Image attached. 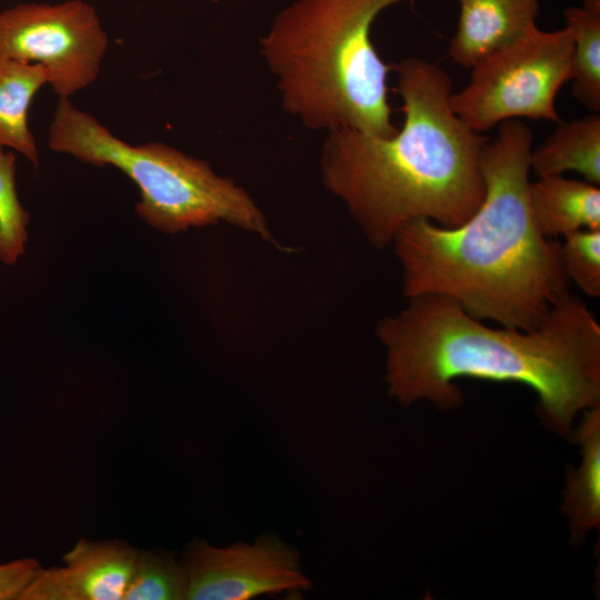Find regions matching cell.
<instances>
[{"label": "cell", "mask_w": 600, "mask_h": 600, "mask_svg": "<svg viewBox=\"0 0 600 600\" xmlns=\"http://www.w3.org/2000/svg\"><path fill=\"white\" fill-rule=\"evenodd\" d=\"M376 333L387 351L388 392L402 404L453 408L462 400L454 381L466 377L530 387L559 431L600 404V324L570 292L532 330L490 328L456 301L423 294L381 319Z\"/></svg>", "instance_id": "cell-1"}, {"label": "cell", "mask_w": 600, "mask_h": 600, "mask_svg": "<svg viewBox=\"0 0 600 600\" xmlns=\"http://www.w3.org/2000/svg\"><path fill=\"white\" fill-rule=\"evenodd\" d=\"M532 141L520 119L501 122L481 150L486 196L471 218L456 228L419 219L397 233L406 298L442 296L479 320L532 330L569 292L561 244L540 232L529 206Z\"/></svg>", "instance_id": "cell-2"}, {"label": "cell", "mask_w": 600, "mask_h": 600, "mask_svg": "<svg viewBox=\"0 0 600 600\" xmlns=\"http://www.w3.org/2000/svg\"><path fill=\"white\" fill-rule=\"evenodd\" d=\"M390 66L403 102L401 129L389 138L330 130L320 154L324 187L377 249L414 220L459 227L486 196L480 154L489 139L453 112L447 72L417 57Z\"/></svg>", "instance_id": "cell-3"}, {"label": "cell", "mask_w": 600, "mask_h": 600, "mask_svg": "<svg viewBox=\"0 0 600 600\" xmlns=\"http://www.w3.org/2000/svg\"><path fill=\"white\" fill-rule=\"evenodd\" d=\"M404 0H293L259 38L282 108L309 130L398 132L387 76L371 39L376 18Z\"/></svg>", "instance_id": "cell-4"}, {"label": "cell", "mask_w": 600, "mask_h": 600, "mask_svg": "<svg viewBox=\"0 0 600 600\" xmlns=\"http://www.w3.org/2000/svg\"><path fill=\"white\" fill-rule=\"evenodd\" d=\"M48 146L82 163L123 172L139 190L137 216L160 232L226 222L280 248L260 207L233 179L167 143H128L68 98H59Z\"/></svg>", "instance_id": "cell-5"}, {"label": "cell", "mask_w": 600, "mask_h": 600, "mask_svg": "<svg viewBox=\"0 0 600 600\" xmlns=\"http://www.w3.org/2000/svg\"><path fill=\"white\" fill-rule=\"evenodd\" d=\"M573 37L534 27L522 38L471 68L470 81L451 93L453 112L481 133L506 120L561 121L556 96L571 78Z\"/></svg>", "instance_id": "cell-6"}, {"label": "cell", "mask_w": 600, "mask_h": 600, "mask_svg": "<svg viewBox=\"0 0 600 600\" xmlns=\"http://www.w3.org/2000/svg\"><path fill=\"white\" fill-rule=\"evenodd\" d=\"M108 47L97 10L83 0L0 11V59L40 64L59 98L70 99L97 80Z\"/></svg>", "instance_id": "cell-7"}, {"label": "cell", "mask_w": 600, "mask_h": 600, "mask_svg": "<svg viewBox=\"0 0 600 600\" xmlns=\"http://www.w3.org/2000/svg\"><path fill=\"white\" fill-rule=\"evenodd\" d=\"M180 561L187 600H249L311 588L297 549L273 533L262 534L253 543L228 547L194 539Z\"/></svg>", "instance_id": "cell-8"}, {"label": "cell", "mask_w": 600, "mask_h": 600, "mask_svg": "<svg viewBox=\"0 0 600 600\" xmlns=\"http://www.w3.org/2000/svg\"><path fill=\"white\" fill-rule=\"evenodd\" d=\"M138 552L120 540L81 539L63 566L40 569L21 600H123Z\"/></svg>", "instance_id": "cell-9"}, {"label": "cell", "mask_w": 600, "mask_h": 600, "mask_svg": "<svg viewBox=\"0 0 600 600\" xmlns=\"http://www.w3.org/2000/svg\"><path fill=\"white\" fill-rule=\"evenodd\" d=\"M460 14L450 58L471 69L516 42L536 24L539 0H458Z\"/></svg>", "instance_id": "cell-10"}, {"label": "cell", "mask_w": 600, "mask_h": 600, "mask_svg": "<svg viewBox=\"0 0 600 600\" xmlns=\"http://www.w3.org/2000/svg\"><path fill=\"white\" fill-rule=\"evenodd\" d=\"M529 206L540 232L556 239L580 229H600V189L562 174L529 184Z\"/></svg>", "instance_id": "cell-11"}, {"label": "cell", "mask_w": 600, "mask_h": 600, "mask_svg": "<svg viewBox=\"0 0 600 600\" xmlns=\"http://www.w3.org/2000/svg\"><path fill=\"white\" fill-rule=\"evenodd\" d=\"M530 169L539 177L576 171L586 181L599 186V112L570 121H559L552 134L537 148L531 149Z\"/></svg>", "instance_id": "cell-12"}, {"label": "cell", "mask_w": 600, "mask_h": 600, "mask_svg": "<svg viewBox=\"0 0 600 600\" xmlns=\"http://www.w3.org/2000/svg\"><path fill=\"white\" fill-rule=\"evenodd\" d=\"M48 73L37 63L0 59V147L22 154L36 168L39 151L28 126V111Z\"/></svg>", "instance_id": "cell-13"}, {"label": "cell", "mask_w": 600, "mask_h": 600, "mask_svg": "<svg viewBox=\"0 0 600 600\" xmlns=\"http://www.w3.org/2000/svg\"><path fill=\"white\" fill-rule=\"evenodd\" d=\"M576 439L582 462L570 473L564 509L576 532L583 533L600 524V406L584 411Z\"/></svg>", "instance_id": "cell-14"}, {"label": "cell", "mask_w": 600, "mask_h": 600, "mask_svg": "<svg viewBox=\"0 0 600 600\" xmlns=\"http://www.w3.org/2000/svg\"><path fill=\"white\" fill-rule=\"evenodd\" d=\"M573 37L572 94L592 112L600 111V0H582L563 11Z\"/></svg>", "instance_id": "cell-15"}, {"label": "cell", "mask_w": 600, "mask_h": 600, "mask_svg": "<svg viewBox=\"0 0 600 600\" xmlns=\"http://www.w3.org/2000/svg\"><path fill=\"white\" fill-rule=\"evenodd\" d=\"M123 600H187L181 561L161 550L139 551Z\"/></svg>", "instance_id": "cell-16"}, {"label": "cell", "mask_w": 600, "mask_h": 600, "mask_svg": "<svg viewBox=\"0 0 600 600\" xmlns=\"http://www.w3.org/2000/svg\"><path fill=\"white\" fill-rule=\"evenodd\" d=\"M16 154L0 147V262L14 266L26 253L30 213L16 184Z\"/></svg>", "instance_id": "cell-17"}, {"label": "cell", "mask_w": 600, "mask_h": 600, "mask_svg": "<svg viewBox=\"0 0 600 600\" xmlns=\"http://www.w3.org/2000/svg\"><path fill=\"white\" fill-rule=\"evenodd\" d=\"M564 272L586 294L600 296V229H580L561 244Z\"/></svg>", "instance_id": "cell-18"}, {"label": "cell", "mask_w": 600, "mask_h": 600, "mask_svg": "<svg viewBox=\"0 0 600 600\" xmlns=\"http://www.w3.org/2000/svg\"><path fill=\"white\" fill-rule=\"evenodd\" d=\"M34 558H21L0 563V600H21L26 589L41 569Z\"/></svg>", "instance_id": "cell-19"}, {"label": "cell", "mask_w": 600, "mask_h": 600, "mask_svg": "<svg viewBox=\"0 0 600 600\" xmlns=\"http://www.w3.org/2000/svg\"><path fill=\"white\" fill-rule=\"evenodd\" d=\"M209 1H211V2H213V3H219V2L222 1V0H209Z\"/></svg>", "instance_id": "cell-20"}]
</instances>
